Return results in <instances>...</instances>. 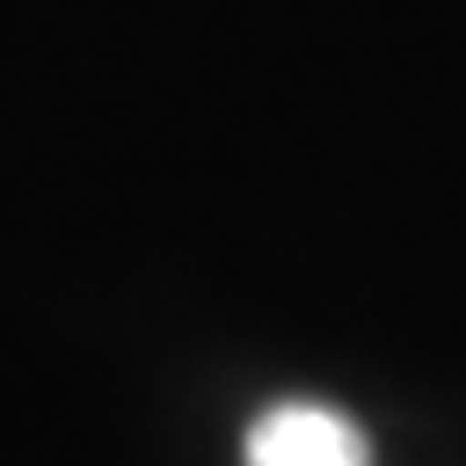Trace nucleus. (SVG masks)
<instances>
[{
	"mask_svg": "<svg viewBox=\"0 0 466 466\" xmlns=\"http://www.w3.org/2000/svg\"><path fill=\"white\" fill-rule=\"evenodd\" d=\"M247 466H370V447L337 408L285 401L247 434Z\"/></svg>",
	"mask_w": 466,
	"mask_h": 466,
	"instance_id": "1",
	"label": "nucleus"
}]
</instances>
